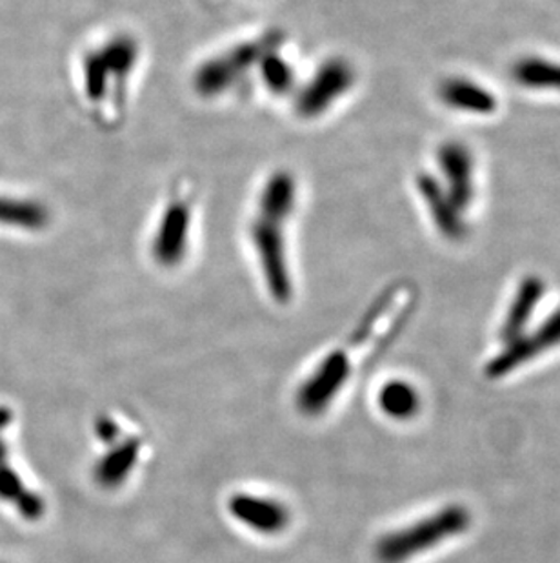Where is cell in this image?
<instances>
[{"mask_svg": "<svg viewBox=\"0 0 560 563\" xmlns=\"http://www.w3.org/2000/svg\"><path fill=\"white\" fill-rule=\"evenodd\" d=\"M304 59L290 30L251 27L208 49L188 71V90L212 108H284Z\"/></svg>", "mask_w": 560, "mask_h": 563, "instance_id": "6da1fadb", "label": "cell"}, {"mask_svg": "<svg viewBox=\"0 0 560 563\" xmlns=\"http://www.w3.org/2000/svg\"><path fill=\"white\" fill-rule=\"evenodd\" d=\"M306 187L290 165L266 168L244 205L238 241L262 292L279 307L295 301L299 290V230Z\"/></svg>", "mask_w": 560, "mask_h": 563, "instance_id": "7a4b0ae2", "label": "cell"}, {"mask_svg": "<svg viewBox=\"0 0 560 563\" xmlns=\"http://www.w3.org/2000/svg\"><path fill=\"white\" fill-rule=\"evenodd\" d=\"M148 69V44L135 27L91 32L71 60V88L91 128L110 135L132 118Z\"/></svg>", "mask_w": 560, "mask_h": 563, "instance_id": "3957f363", "label": "cell"}, {"mask_svg": "<svg viewBox=\"0 0 560 563\" xmlns=\"http://www.w3.org/2000/svg\"><path fill=\"white\" fill-rule=\"evenodd\" d=\"M204 232V201L195 177L166 185L152 208L143 234L144 260L163 274H179L197 261Z\"/></svg>", "mask_w": 560, "mask_h": 563, "instance_id": "277c9868", "label": "cell"}, {"mask_svg": "<svg viewBox=\"0 0 560 563\" xmlns=\"http://www.w3.org/2000/svg\"><path fill=\"white\" fill-rule=\"evenodd\" d=\"M399 313V292L387 294L377 301L365 321H360L349 340L318 362L296 393V407L302 415L318 416L328 409L354 374L357 365L355 360H366L371 352L381 351L379 346L392 338L393 330H396V324L401 321Z\"/></svg>", "mask_w": 560, "mask_h": 563, "instance_id": "5b68a950", "label": "cell"}, {"mask_svg": "<svg viewBox=\"0 0 560 563\" xmlns=\"http://www.w3.org/2000/svg\"><path fill=\"white\" fill-rule=\"evenodd\" d=\"M359 69L343 54L304 60L301 75L282 112L296 126L315 128L334 119L354 96Z\"/></svg>", "mask_w": 560, "mask_h": 563, "instance_id": "8992f818", "label": "cell"}, {"mask_svg": "<svg viewBox=\"0 0 560 563\" xmlns=\"http://www.w3.org/2000/svg\"><path fill=\"white\" fill-rule=\"evenodd\" d=\"M227 510L238 523L260 534H277L290 526V509L271 496L237 493L227 500Z\"/></svg>", "mask_w": 560, "mask_h": 563, "instance_id": "52a82bcc", "label": "cell"}, {"mask_svg": "<svg viewBox=\"0 0 560 563\" xmlns=\"http://www.w3.org/2000/svg\"><path fill=\"white\" fill-rule=\"evenodd\" d=\"M108 446L110 451L93 468V478L102 489H116L137 467L138 460L143 456L144 441L137 437H127L126 440L115 441Z\"/></svg>", "mask_w": 560, "mask_h": 563, "instance_id": "ba28073f", "label": "cell"}, {"mask_svg": "<svg viewBox=\"0 0 560 563\" xmlns=\"http://www.w3.org/2000/svg\"><path fill=\"white\" fill-rule=\"evenodd\" d=\"M381 407L387 415L393 416V418H404V416H410L415 410L417 398H415L412 388L404 385V383H390V385L382 388Z\"/></svg>", "mask_w": 560, "mask_h": 563, "instance_id": "9c48e42d", "label": "cell"}]
</instances>
